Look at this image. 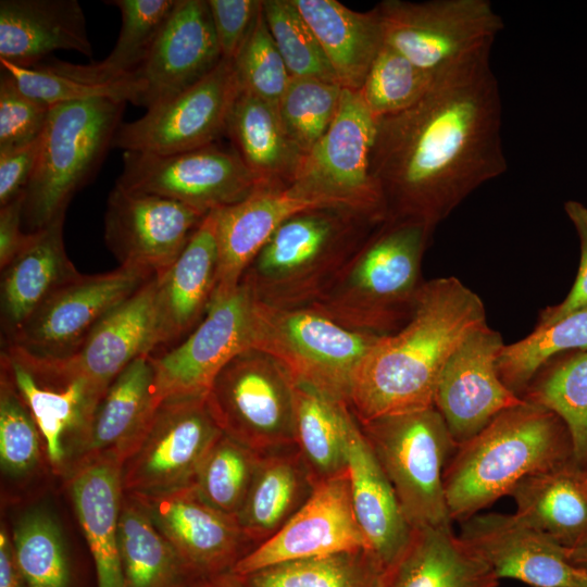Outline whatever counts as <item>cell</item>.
Masks as SVG:
<instances>
[{
	"label": "cell",
	"instance_id": "obj_58",
	"mask_svg": "<svg viewBox=\"0 0 587 587\" xmlns=\"http://www.w3.org/2000/svg\"><path fill=\"white\" fill-rule=\"evenodd\" d=\"M566 557L573 566L587 574V537L566 549Z\"/></svg>",
	"mask_w": 587,
	"mask_h": 587
},
{
	"label": "cell",
	"instance_id": "obj_27",
	"mask_svg": "<svg viewBox=\"0 0 587 587\" xmlns=\"http://www.w3.org/2000/svg\"><path fill=\"white\" fill-rule=\"evenodd\" d=\"M160 404L153 358L145 353L130 362L104 391L84 438L71 455L66 473L74 465L101 455L124 464L142 442Z\"/></svg>",
	"mask_w": 587,
	"mask_h": 587
},
{
	"label": "cell",
	"instance_id": "obj_7",
	"mask_svg": "<svg viewBox=\"0 0 587 587\" xmlns=\"http://www.w3.org/2000/svg\"><path fill=\"white\" fill-rule=\"evenodd\" d=\"M378 338L311 308L278 309L253 301L252 348L279 362L296 385L348 407L358 369Z\"/></svg>",
	"mask_w": 587,
	"mask_h": 587
},
{
	"label": "cell",
	"instance_id": "obj_57",
	"mask_svg": "<svg viewBox=\"0 0 587 587\" xmlns=\"http://www.w3.org/2000/svg\"><path fill=\"white\" fill-rule=\"evenodd\" d=\"M190 587H246L232 571L196 579Z\"/></svg>",
	"mask_w": 587,
	"mask_h": 587
},
{
	"label": "cell",
	"instance_id": "obj_31",
	"mask_svg": "<svg viewBox=\"0 0 587 587\" xmlns=\"http://www.w3.org/2000/svg\"><path fill=\"white\" fill-rule=\"evenodd\" d=\"M55 50L88 58L92 46L77 0H1L0 59L33 67Z\"/></svg>",
	"mask_w": 587,
	"mask_h": 587
},
{
	"label": "cell",
	"instance_id": "obj_26",
	"mask_svg": "<svg viewBox=\"0 0 587 587\" xmlns=\"http://www.w3.org/2000/svg\"><path fill=\"white\" fill-rule=\"evenodd\" d=\"M0 366L38 427L51 470L55 474L66 472L103 394L79 379L63 382L46 375L29 366L10 347H3Z\"/></svg>",
	"mask_w": 587,
	"mask_h": 587
},
{
	"label": "cell",
	"instance_id": "obj_4",
	"mask_svg": "<svg viewBox=\"0 0 587 587\" xmlns=\"http://www.w3.org/2000/svg\"><path fill=\"white\" fill-rule=\"evenodd\" d=\"M386 218L346 208L298 213L284 222L255 254L239 285L253 301L272 308H309Z\"/></svg>",
	"mask_w": 587,
	"mask_h": 587
},
{
	"label": "cell",
	"instance_id": "obj_54",
	"mask_svg": "<svg viewBox=\"0 0 587 587\" xmlns=\"http://www.w3.org/2000/svg\"><path fill=\"white\" fill-rule=\"evenodd\" d=\"M39 138L28 145L0 151V207L24 193L36 164Z\"/></svg>",
	"mask_w": 587,
	"mask_h": 587
},
{
	"label": "cell",
	"instance_id": "obj_20",
	"mask_svg": "<svg viewBox=\"0 0 587 587\" xmlns=\"http://www.w3.org/2000/svg\"><path fill=\"white\" fill-rule=\"evenodd\" d=\"M324 208L359 210L299 179L286 186L259 188L246 199L216 210L218 273L213 298L239 286L249 263L284 222Z\"/></svg>",
	"mask_w": 587,
	"mask_h": 587
},
{
	"label": "cell",
	"instance_id": "obj_19",
	"mask_svg": "<svg viewBox=\"0 0 587 587\" xmlns=\"http://www.w3.org/2000/svg\"><path fill=\"white\" fill-rule=\"evenodd\" d=\"M503 346L497 330L482 325L465 337L441 372L434 407L457 445L475 436L503 411L524 402L498 374L497 359Z\"/></svg>",
	"mask_w": 587,
	"mask_h": 587
},
{
	"label": "cell",
	"instance_id": "obj_8",
	"mask_svg": "<svg viewBox=\"0 0 587 587\" xmlns=\"http://www.w3.org/2000/svg\"><path fill=\"white\" fill-rule=\"evenodd\" d=\"M360 427L412 528L452 529L444 474L458 445L435 407Z\"/></svg>",
	"mask_w": 587,
	"mask_h": 587
},
{
	"label": "cell",
	"instance_id": "obj_52",
	"mask_svg": "<svg viewBox=\"0 0 587 587\" xmlns=\"http://www.w3.org/2000/svg\"><path fill=\"white\" fill-rule=\"evenodd\" d=\"M222 59L234 62L262 8L260 0H207Z\"/></svg>",
	"mask_w": 587,
	"mask_h": 587
},
{
	"label": "cell",
	"instance_id": "obj_29",
	"mask_svg": "<svg viewBox=\"0 0 587 587\" xmlns=\"http://www.w3.org/2000/svg\"><path fill=\"white\" fill-rule=\"evenodd\" d=\"M65 215L29 233L28 240L1 270V328L4 345L22 329L36 310L79 273L63 240Z\"/></svg>",
	"mask_w": 587,
	"mask_h": 587
},
{
	"label": "cell",
	"instance_id": "obj_37",
	"mask_svg": "<svg viewBox=\"0 0 587 587\" xmlns=\"http://www.w3.org/2000/svg\"><path fill=\"white\" fill-rule=\"evenodd\" d=\"M107 3L115 5L122 16L116 43L107 58L84 65L52 60L35 66L88 84L128 79L143 63L177 0H113Z\"/></svg>",
	"mask_w": 587,
	"mask_h": 587
},
{
	"label": "cell",
	"instance_id": "obj_51",
	"mask_svg": "<svg viewBox=\"0 0 587 587\" xmlns=\"http://www.w3.org/2000/svg\"><path fill=\"white\" fill-rule=\"evenodd\" d=\"M50 108L21 91L12 76L0 79V151L37 140L48 121Z\"/></svg>",
	"mask_w": 587,
	"mask_h": 587
},
{
	"label": "cell",
	"instance_id": "obj_6",
	"mask_svg": "<svg viewBox=\"0 0 587 587\" xmlns=\"http://www.w3.org/2000/svg\"><path fill=\"white\" fill-rule=\"evenodd\" d=\"M126 102L93 98L50 108L24 191L23 224L35 232L65 215L74 195L99 171Z\"/></svg>",
	"mask_w": 587,
	"mask_h": 587
},
{
	"label": "cell",
	"instance_id": "obj_35",
	"mask_svg": "<svg viewBox=\"0 0 587 587\" xmlns=\"http://www.w3.org/2000/svg\"><path fill=\"white\" fill-rule=\"evenodd\" d=\"M294 3L319 40L339 85L359 91L384 45L376 10L357 12L336 0Z\"/></svg>",
	"mask_w": 587,
	"mask_h": 587
},
{
	"label": "cell",
	"instance_id": "obj_34",
	"mask_svg": "<svg viewBox=\"0 0 587 587\" xmlns=\"http://www.w3.org/2000/svg\"><path fill=\"white\" fill-rule=\"evenodd\" d=\"M316 480L296 446L261 454L237 521L257 546L276 534L302 507Z\"/></svg>",
	"mask_w": 587,
	"mask_h": 587
},
{
	"label": "cell",
	"instance_id": "obj_46",
	"mask_svg": "<svg viewBox=\"0 0 587 587\" xmlns=\"http://www.w3.org/2000/svg\"><path fill=\"white\" fill-rule=\"evenodd\" d=\"M434 78L384 42L359 92L373 116L379 118L413 105Z\"/></svg>",
	"mask_w": 587,
	"mask_h": 587
},
{
	"label": "cell",
	"instance_id": "obj_53",
	"mask_svg": "<svg viewBox=\"0 0 587 587\" xmlns=\"http://www.w3.org/2000/svg\"><path fill=\"white\" fill-rule=\"evenodd\" d=\"M564 210L578 236L579 267L567 296L559 304L542 310L536 327L551 325L574 312L587 309V208L579 201L569 200L564 203Z\"/></svg>",
	"mask_w": 587,
	"mask_h": 587
},
{
	"label": "cell",
	"instance_id": "obj_23",
	"mask_svg": "<svg viewBox=\"0 0 587 587\" xmlns=\"http://www.w3.org/2000/svg\"><path fill=\"white\" fill-rule=\"evenodd\" d=\"M208 1L177 0L143 63L128 79L142 87L147 110L185 91L221 62Z\"/></svg>",
	"mask_w": 587,
	"mask_h": 587
},
{
	"label": "cell",
	"instance_id": "obj_10",
	"mask_svg": "<svg viewBox=\"0 0 587 587\" xmlns=\"http://www.w3.org/2000/svg\"><path fill=\"white\" fill-rule=\"evenodd\" d=\"M374 9L384 42L433 76L491 49L504 27L488 0H384Z\"/></svg>",
	"mask_w": 587,
	"mask_h": 587
},
{
	"label": "cell",
	"instance_id": "obj_49",
	"mask_svg": "<svg viewBox=\"0 0 587 587\" xmlns=\"http://www.w3.org/2000/svg\"><path fill=\"white\" fill-rule=\"evenodd\" d=\"M0 65L2 71L12 76L23 93L49 108L93 98H110L140 105L142 87L134 80L88 84L39 66L24 67L1 59Z\"/></svg>",
	"mask_w": 587,
	"mask_h": 587
},
{
	"label": "cell",
	"instance_id": "obj_50",
	"mask_svg": "<svg viewBox=\"0 0 587 587\" xmlns=\"http://www.w3.org/2000/svg\"><path fill=\"white\" fill-rule=\"evenodd\" d=\"M233 63L243 91L277 104L291 77L270 33L262 8Z\"/></svg>",
	"mask_w": 587,
	"mask_h": 587
},
{
	"label": "cell",
	"instance_id": "obj_16",
	"mask_svg": "<svg viewBox=\"0 0 587 587\" xmlns=\"http://www.w3.org/2000/svg\"><path fill=\"white\" fill-rule=\"evenodd\" d=\"M207 214L182 202L115 185L104 216V239L120 266L161 276Z\"/></svg>",
	"mask_w": 587,
	"mask_h": 587
},
{
	"label": "cell",
	"instance_id": "obj_48",
	"mask_svg": "<svg viewBox=\"0 0 587 587\" xmlns=\"http://www.w3.org/2000/svg\"><path fill=\"white\" fill-rule=\"evenodd\" d=\"M43 441L38 427L5 371L0 372V463L14 479L30 476L41 464Z\"/></svg>",
	"mask_w": 587,
	"mask_h": 587
},
{
	"label": "cell",
	"instance_id": "obj_28",
	"mask_svg": "<svg viewBox=\"0 0 587 587\" xmlns=\"http://www.w3.org/2000/svg\"><path fill=\"white\" fill-rule=\"evenodd\" d=\"M123 464L101 455L74 465L68 490L96 567L98 587H125L118 541Z\"/></svg>",
	"mask_w": 587,
	"mask_h": 587
},
{
	"label": "cell",
	"instance_id": "obj_59",
	"mask_svg": "<svg viewBox=\"0 0 587 587\" xmlns=\"http://www.w3.org/2000/svg\"><path fill=\"white\" fill-rule=\"evenodd\" d=\"M583 587H587V574H586V576H585Z\"/></svg>",
	"mask_w": 587,
	"mask_h": 587
},
{
	"label": "cell",
	"instance_id": "obj_40",
	"mask_svg": "<svg viewBox=\"0 0 587 587\" xmlns=\"http://www.w3.org/2000/svg\"><path fill=\"white\" fill-rule=\"evenodd\" d=\"M522 399L555 413L565 424L573 461L587 470V350L550 360L535 375Z\"/></svg>",
	"mask_w": 587,
	"mask_h": 587
},
{
	"label": "cell",
	"instance_id": "obj_56",
	"mask_svg": "<svg viewBox=\"0 0 587 587\" xmlns=\"http://www.w3.org/2000/svg\"><path fill=\"white\" fill-rule=\"evenodd\" d=\"M0 587H27L16 561L12 537L3 524L0 529Z\"/></svg>",
	"mask_w": 587,
	"mask_h": 587
},
{
	"label": "cell",
	"instance_id": "obj_36",
	"mask_svg": "<svg viewBox=\"0 0 587 587\" xmlns=\"http://www.w3.org/2000/svg\"><path fill=\"white\" fill-rule=\"evenodd\" d=\"M226 135L261 188L295 182L305 155L287 135L277 104L241 89L232 108Z\"/></svg>",
	"mask_w": 587,
	"mask_h": 587
},
{
	"label": "cell",
	"instance_id": "obj_55",
	"mask_svg": "<svg viewBox=\"0 0 587 587\" xmlns=\"http://www.w3.org/2000/svg\"><path fill=\"white\" fill-rule=\"evenodd\" d=\"M24 193L0 207V268L3 270L29 237L23 230Z\"/></svg>",
	"mask_w": 587,
	"mask_h": 587
},
{
	"label": "cell",
	"instance_id": "obj_42",
	"mask_svg": "<svg viewBox=\"0 0 587 587\" xmlns=\"http://www.w3.org/2000/svg\"><path fill=\"white\" fill-rule=\"evenodd\" d=\"M576 350H587V309L536 327L520 341L504 345L497 359V371L503 384L522 398L541 367L557 355Z\"/></svg>",
	"mask_w": 587,
	"mask_h": 587
},
{
	"label": "cell",
	"instance_id": "obj_18",
	"mask_svg": "<svg viewBox=\"0 0 587 587\" xmlns=\"http://www.w3.org/2000/svg\"><path fill=\"white\" fill-rule=\"evenodd\" d=\"M376 118L359 91L342 88L330 126L304 157L295 180L366 212L385 215L380 193L370 172Z\"/></svg>",
	"mask_w": 587,
	"mask_h": 587
},
{
	"label": "cell",
	"instance_id": "obj_12",
	"mask_svg": "<svg viewBox=\"0 0 587 587\" xmlns=\"http://www.w3.org/2000/svg\"><path fill=\"white\" fill-rule=\"evenodd\" d=\"M240 91L234 63L222 59L185 91L148 109L138 120L122 123L112 147L168 155L215 143L226 135L229 114Z\"/></svg>",
	"mask_w": 587,
	"mask_h": 587
},
{
	"label": "cell",
	"instance_id": "obj_17",
	"mask_svg": "<svg viewBox=\"0 0 587 587\" xmlns=\"http://www.w3.org/2000/svg\"><path fill=\"white\" fill-rule=\"evenodd\" d=\"M366 550L351 499L348 472L320 480L271 538L246 552L232 572L243 576L280 563Z\"/></svg>",
	"mask_w": 587,
	"mask_h": 587
},
{
	"label": "cell",
	"instance_id": "obj_24",
	"mask_svg": "<svg viewBox=\"0 0 587 587\" xmlns=\"http://www.w3.org/2000/svg\"><path fill=\"white\" fill-rule=\"evenodd\" d=\"M155 276L109 313L70 357L38 358L40 367L61 380L79 379L104 394L136 358L151 354Z\"/></svg>",
	"mask_w": 587,
	"mask_h": 587
},
{
	"label": "cell",
	"instance_id": "obj_45",
	"mask_svg": "<svg viewBox=\"0 0 587 587\" xmlns=\"http://www.w3.org/2000/svg\"><path fill=\"white\" fill-rule=\"evenodd\" d=\"M342 87L310 77H291L277 102L282 124L307 155L324 136L339 108Z\"/></svg>",
	"mask_w": 587,
	"mask_h": 587
},
{
	"label": "cell",
	"instance_id": "obj_44",
	"mask_svg": "<svg viewBox=\"0 0 587 587\" xmlns=\"http://www.w3.org/2000/svg\"><path fill=\"white\" fill-rule=\"evenodd\" d=\"M261 454L223 434L205 455L192 484L207 502L237 517Z\"/></svg>",
	"mask_w": 587,
	"mask_h": 587
},
{
	"label": "cell",
	"instance_id": "obj_9",
	"mask_svg": "<svg viewBox=\"0 0 587 587\" xmlns=\"http://www.w3.org/2000/svg\"><path fill=\"white\" fill-rule=\"evenodd\" d=\"M207 403L224 435L257 452L295 446V382L261 350L249 348L233 358Z\"/></svg>",
	"mask_w": 587,
	"mask_h": 587
},
{
	"label": "cell",
	"instance_id": "obj_43",
	"mask_svg": "<svg viewBox=\"0 0 587 587\" xmlns=\"http://www.w3.org/2000/svg\"><path fill=\"white\" fill-rule=\"evenodd\" d=\"M12 542L27 587H70V566L61 530L45 511L25 513Z\"/></svg>",
	"mask_w": 587,
	"mask_h": 587
},
{
	"label": "cell",
	"instance_id": "obj_13",
	"mask_svg": "<svg viewBox=\"0 0 587 587\" xmlns=\"http://www.w3.org/2000/svg\"><path fill=\"white\" fill-rule=\"evenodd\" d=\"M222 435L207 398L163 400L142 442L123 464L124 492L157 494L192 484L202 461Z\"/></svg>",
	"mask_w": 587,
	"mask_h": 587
},
{
	"label": "cell",
	"instance_id": "obj_22",
	"mask_svg": "<svg viewBox=\"0 0 587 587\" xmlns=\"http://www.w3.org/2000/svg\"><path fill=\"white\" fill-rule=\"evenodd\" d=\"M459 537L499 579L532 587H583L586 573L569 562L566 548L516 513H477L461 523Z\"/></svg>",
	"mask_w": 587,
	"mask_h": 587
},
{
	"label": "cell",
	"instance_id": "obj_21",
	"mask_svg": "<svg viewBox=\"0 0 587 587\" xmlns=\"http://www.w3.org/2000/svg\"><path fill=\"white\" fill-rule=\"evenodd\" d=\"M132 496L143 507L195 579L229 572L243 555L242 546L248 540L237 517L207 502L193 484Z\"/></svg>",
	"mask_w": 587,
	"mask_h": 587
},
{
	"label": "cell",
	"instance_id": "obj_25",
	"mask_svg": "<svg viewBox=\"0 0 587 587\" xmlns=\"http://www.w3.org/2000/svg\"><path fill=\"white\" fill-rule=\"evenodd\" d=\"M217 273L214 210L205 215L174 263L155 277L151 355L164 353L178 345L202 321L215 294Z\"/></svg>",
	"mask_w": 587,
	"mask_h": 587
},
{
	"label": "cell",
	"instance_id": "obj_32",
	"mask_svg": "<svg viewBox=\"0 0 587 587\" xmlns=\"http://www.w3.org/2000/svg\"><path fill=\"white\" fill-rule=\"evenodd\" d=\"M488 564L453 529L413 528L384 587H498Z\"/></svg>",
	"mask_w": 587,
	"mask_h": 587
},
{
	"label": "cell",
	"instance_id": "obj_11",
	"mask_svg": "<svg viewBox=\"0 0 587 587\" xmlns=\"http://www.w3.org/2000/svg\"><path fill=\"white\" fill-rule=\"evenodd\" d=\"M116 186L168 198L203 214L235 204L261 188L235 149L215 143L168 155L124 151Z\"/></svg>",
	"mask_w": 587,
	"mask_h": 587
},
{
	"label": "cell",
	"instance_id": "obj_14",
	"mask_svg": "<svg viewBox=\"0 0 587 587\" xmlns=\"http://www.w3.org/2000/svg\"><path fill=\"white\" fill-rule=\"evenodd\" d=\"M150 278L122 266L93 275L79 273L57 289L5 345L38 358L70 357L109 313Z\"/></svg>",
	"mask_w": 587,
	"mask_h": 587
},
{
	"label": "cell",
	"instance_id": "obj_3",
	"mask_svg": "<svg viewBox=\"0 0 587 587\" xmlns=\"http://www.w3.org/2000/svg\"><path fill=\"white\" fill-rule=\"evenodd\" d=\"M573 460L563 421L525 401L458 445L444 474L449 514L462 523L480 513L525 477Z\"/></svg>",
	"mask_w": 587,
	"mask_h": 587
},
{
	"label": "cell",
	"instance_id": "obj_41",
	"mask_svg": "<svg viewBox=\"0 0 587 587\" xmlns=\"http://www.w3.org/2000/svg\"><path fill=\"white\" fill-rule=\"evenodd\" d=\"M385 570L366 551L291 561L239 576L246 587H384Z\"/></svg>",
	"mask_w": 587,
	"mask_h": 587
},
{
	"label": "cell",
	"instance_id": "obj_5",
	"mask_svg": "<svg viewBox=\"0 0 587 587\" xmlns=\"http://www.w3.org/2000/svg\"><path fill=\"white\" fill-rule=\"evenodd\" d=\"M434 229L386 218L309 308L353 330L379 337L397 332L412 316L425 283L421 264Z\"/></svg>",
	"mask_w": 587,
	"mask_h": 587
},
{
	"label": "cell",
	"instance_id": "obj_39",
	"mask_svg": "<svg viewBox=\"0 0 587 587\" xmlns=\"http://www.w3.org/2000/svg\"><path fill=\"white\" fill-rule=\"evenodd\" d=\"M349 407L295 384V446L316 483L348 472Z\"/></svg>",
	"mask_w": 587,
	"mask_h": 587
},
{
	"label": "cell",
	"instance_id": "obj_30",
	"mask_svg": "<svg viewBox=\"0 0 587 587\" xmlns=\"http://www.w3.org/2000/svg\"><path fill=\"white\" fill-rule=\"evenodd\" d=\"M348 474L366 551L386 571L407 547L413 528L354 415L348 428Z\"/></svg>",
	"mask_w": 587,
	"mask_h": 587
},
{
	"label": "cell",
	"instance_id": "obj_2",
	"mask_svg": "<svg viewBox=\"0 0 587 587\" xmlns=\"http://www.w3.org/2000/svg\"><path fill=\"white\" fill-rule=\"evenodd\" d=\"M485 324L482 299L461 280L449 276L425 282L410 320L380 336L358 369L349 409L359 424L434 407L447 361Z\"/></svg>",
	"mask_w": 587,
	"mask_h": 587
},
{
	"label": "cell",
	"instance_id": "obj_38",
	"mask_svg": "<svg viewBox=\"0 0 587 587\" xmlns=\"http://www.w3.org/2000/svg\"><path fill=\"white\" fill-rule=\"evenodd\" d=\"M118 541L125 587H190L196 580L132 495H123Z\"/></svg>",
	"mask_w": 587,
	"mask_h": 587
},
{
	"label": "cell",
	"instance_id": "obj_33",
	"mask_svg": "<svg viewBox=\"0 0 587 587\" xmlns=\"http://www.w3.org/2000/svg\"><path fill=\"white\" fill-rule=\"evenodd\" d=\"M509 496L523 521L562 547L587 537V470L573 460L525 477Z\"/></svg>",
	"mask_w": 587,
	"mask_h": 587
},
{
	"label": "cell",
	"instance_id": "obj_1",
	"mask_svg": "<svg viewBox=\"0 0 587 587\" xmlns=\"http://www.w3.org/2000/svg\"><path fill=\"white\" fill-rule=\"evenodd\" d=\"M490 50L437 74L408 109L376 118L370 172L387 218L435 228L474 190L507 171Z\"/></svg>",
	"mask_w": 587,
	"mask_h": 587
},
{
	"label": "cell",
	"instance_id": "obj_15",
	"mask_svg": "<svg viewBox=\"0 0 587 587\" xmlns=\"http://www.w3.org/2000/svg\"><path fill=\"white\" fill-rule=\"evenodd\" d=\"M253 299L239 285L212 300L202 321L178 345L152 355L160 401L207 398L216 376L237 354L252 348Z\"/></svg>",
	"mask_w": 587,
	"mask_h": 587
},
{
	"label": "cell",
	"instance_id": "obj_47",
	"mask_svg": "<svg viewBox=\"0 0 587 587\" xmlns=\"http://www.w3.org/2000/svg\"><path fill=\"white\" fill-rule=\"evenodd\" d=\"M262 10L290 77H310L339 85L319 40L294 0H263Z\"/></svg>",
	"mask_w": 587,
	"mask_h": 587
}]
</instances>
